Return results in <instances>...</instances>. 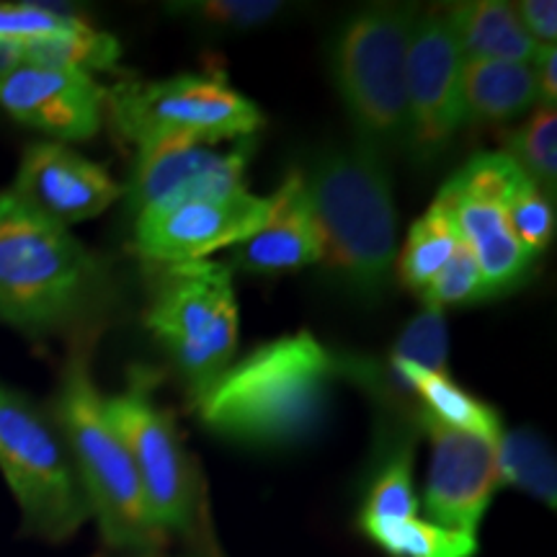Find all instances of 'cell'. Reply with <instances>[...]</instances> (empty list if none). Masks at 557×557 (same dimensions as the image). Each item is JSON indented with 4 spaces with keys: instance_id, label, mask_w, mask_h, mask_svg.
Here are the masks:
<instances>
[{
    "instance_id": "31",
    "label": "cell",
    "mask_w": 557,
    "mask_h": 557,
    "mask_svg": "<svg viewBox=\"0 0 557 557\" xmlns=\"http://www.w3.org/2000/svg\"><path fill=\"white\" fill-rule=\"evenodd\" d=\"M284 11L276 0H189V3H173L171 13L181 18H191L209 29L250 32L269 24Z\"/></svg>"
},
{
    "instance_id": "13",
    "label": "cell",
    "mask_w": 557,
    "mask_h": 557,
    "mask_svg": "<svg viewBox=\"0 0 557 557\" xmlns=\"http://www.w3.org/2000/svg\"><path fill=\"white\" fill-rule=\"evenodd\" d=\"M418 423L431 442L423 511L434 524L475 537L480 521L504 478L498 444L457 431L418 410Z\"/></svg>"
},
{
    "instance_id": "27",
    "label": "cell",
    "mask_w": 557,
    "mask_h": 557,
    "mask_svg": "<svg viewBox=\"0 0 557 557\" xmlns=\"http://www.w3.org/2000/svg\"><path fill=\"white\" fill-rule=\"evenodd\" d=\"M449 357V333L444 310L434 305H421V310L410 318V323L400 331L393 346L389 361H403V364H416L429 372L447 374Z\"/></svg>"
},
{
    "instance_id": "9",
    "label": "cell",
    "mask_w": 557,
    "mask_h": 557,
    "mask_svg": "<svg viewBox=\"0 0 557 557\" xmlns=\"http://www.w3.org/2000/svg\"><path fill=\"white\" fill-rule=\"evenodd\" d=\"M109 423L127 447L148 508L163 532L197 534L201 480L169 410L152 395V380L139 369L127 387L103 395Z\"/></svg>"
},
{
    "instance_id": "4",
    "label": "cell",
    "mask_w": 557,
    "mask_h": 557,
    "mask_svg": "<svg viewBox=\"0 0 557 557\" xmlns=\"http://www.w3.org/2000/svg\"><path fill=\"white\" fill-rule=\"evenodd\" d=\"M54 413L103 542L137 555L158 553L165 532L152 519L129 451L109 423L88 354H75L67 361Z\"/></svg>"
},
{
    "instance_id": "25",
    "label": "cell",
    "mask_w": 557,
    "mask_h": 557,
    "mask_svg": "<svg viewBox=\"0 0 557 557\" xmlns=\"http://www.w3.org/2000/svg\"><path fill=\"white\" fill-rule=\"evenodd\" d=\"M413 442H403L387 457L385 468L369 485L359 524H380V521H398L418 517V496L413 480Z\"/></svg>"
},
{
    "instance_id": "2",
    "label": "cell",
    "mask_w": 557,
    "mask_h": 557,
    "mask_svg": "<svg viewBox=\"0 0 557 557\" xmlns=\"http://www.w3.org/2000/svg\"><path fill=\"white\" fill-rule=\"evenodd\" d=\"M320 235V263L341 289L377 302L398 261V209L385 156L354 137L325 150L305 176Z\"/></svg>"
},
{
    "instance_id": "32",
    "label": "cell",
    "mask_w": 557,
    "mask_h": 557,
    "mask_svg": "<svg viewBox=\"0 0 557 557\" xmlns=\"http://www.w3.org/2000/svg\"><path fill=\"white\" fill-rule=\"evenodd\" d=\"M517 16L524 32L537 47H549L557 39V3L555 0H521Z\"/></svg>"
},
{
    "instance_id": "15",
    "label": "cell",
    "mask_w": 557,
    "mask_h": 557,
    "mask_svg": "<svg viewBox=\"0 0 557 557\" xmlns=\"http://www.w3.org/2000/svg\"><path fill=\"white\" fill-rule=\"evenodd\" d=\"M11 189L62 227L99 218L124 194L107 169L62 143L26 148Z\"/></svg>"
},
{
    "instance_id": "22",
    "label": "cell",
    "mask_w": 557,
    "mask_h": 557,
    "mask_svg": "<svg viewBox=\"0 0 557 557\" xmlns=\"http://www.w3.org/2000/svg\"><path fill=\"white\" fill-rule=\"evenodd\" d=\"M359 527L374 545L393 557H472L478 553V537L451 532L421 517Z\"/></svg>"
},
{
    "instance_id": "6",
    "label": "cell",
    "mask_w": 557,
    "mask_h": 557,
    "mask_svg": "<svg viewBox=\"0 0 557 557\" xmlns=\"http://www.w3.org/2000/svg\"><path fill=\"white\" fill-rule=\"evenodd\" d=\"M145 325L197 398L235 361L240 308L233 269L209 259L158 267Z\"/></svg>"
},
{
    "instance_id": "14",
    "label": "cell",
    "mask_w": 557,
    "mask_h": 557,
    "mask_svg": "<svg viewBox=\"0 0 557 557\" xmlns=\"http://www.w3.org/2000/svg\"><path fill=\"white\" fill-rule=\"evenodd\" d=\"M0 109L60 143H81L99 135L107 90L81 70L21 62L0 78Z\"/></svg>"
},
{
    "instance_id": "35",
    "label": "cell",
    "mask_w": 557,
    "mask_h": 557,
    "mask_svg": "<svg viewBox=\"0 0 557 557\" xmlns=\"http://www.w3.org/2000/svg\"><path fill=\"white\" fill-rule=\"evenodd\" d=\"M186 557H222V555L212 547H201V549H197V553H189Z\"/></svg>"
},
{
    "instance_id": "26",
    "label": "cell",
    "mask_w": 557,
    "mask_h": 557,
    "mask_svg": "<svg viewBox=\"0 0 557 557\" xmlns=\"http://www.w3.org/2000/svg\"><path fill=\"white\" fill-rule=\"evenodd\" d=\"M508 156L532 178L549 199L557 189V111L540 107L511 135Z\"/></svg>"
},
{
    "instance_id": "36",
    "label": "cell",
    "mask_w": 557,
    "mask_h": 557,
    "mask_svg": "<svg viewBox=\"0 0 557 557\" xmlns=\"http://www.w3.org/2000/svg\"><path fill=\"white\" fill-rule=\"evenodd\" d=\"M135 557H158V553H145V555H135Z\"/></svg>"
},
{
    "instance_id": "24",
    "label": "cell",
    "mask_w": 557,
    "mask_h": 557,
    "mask_svg": "<svg viewBox=\"0 0 557 557\" xmlns=\"http://www.w3.org/2000/svg\"><path fill=\"white\" fill-rule=\"evenodd\" d=\"M498 468L504 483L524 487L532 496L555 506V457L537 431H504L498 442Z\"/></svg>"
},
{
    "instance_id": "1",
    "label": "cell",
    "mask_w": 557,
    "mask_h": 557,
    "mask_svg": "<svg viewBox=\"0 0 557 557\" xmlns=\"http://www.w3.org/2000/svg\"><path fill=\"white\" fill-rule=\"evenodd\" d=\"M336 377V354L310 331H297L233 361L191 403L199 421L214 434L276 447L318 426Z\"/></svg>"
},
{
    "instance_id": "8",
    "label": "cell",
    "mask_w": 557,
    "mask_h": 557,
    "mask_svg": "<svg viewBox=\"0 0 557 557\" xmlns=\"http://www.w3.org/2000/svg\"><path fill=\"white\" fill-rule=\"evenodd\" d=\"M116 135L132 148L160 137H256L263 114L220 73L122 83L107 94Z\"/></svg>"
},
{
    "instance_id": "29",
    "label": "cell",
    "mask_w": 557,
    "mask_h": 557,
    "mask_svg": "<svg viewBox=\"0 0 557 557\" xmlns=\"http://www.w3.org/2000/svg\"><path fill=\"white\" fill-rule=\"evenodd\" d=\"M88 21L39 3H0V45L26 47L34 41L62 37Z\"/></svg>"
},
{
    "instance_id": "23",
    "label": "cell",
    "mask_w": 557,
    "mask_h": 557,
    "mask_svg": "<svg viewBox=\"0 0 557 557\" xmlns=\"http://www.w3.org/2000/svg\"><path fill=\"white\" fill-rule=\"evenodd\" d=\"M18 52L21 60L29 62V65L70 67L88 75L96 73V70L116 67V62L122 58L120 39L90 24L70 34H62V37L18 47Z\"/></svg>"
},
{
    "instance_id": "12",
    "label": "cell",
    "mask_w": 557,
    "mask_h": 557,
    "mask_svg": "<svg viewBox=\"0 0 557 557\" xmlns=\"http://www.w3.org/2000/svg\"><path fill=\"white\" fill-rule=\"evenodd\" d=\"M274 209L271 197L250 191L230 197L184 201L163 209H148L135 218V246L145 263L205 261L220 248H233L259 230Z\"/></svg>"
},
{
    "instance_id": "3",
    "label": "cell",
    "mask_w": 557,
    "mask_h": 557,
    "mask_svg": "<svg viewBox=\"0 0 557 557\" xmlns=\"http://www.w3.org/2000/svg\"><path fill=\"white\" fill-rule=\"evenodd\" d=\"M109 276L83 243L13 189L0 191V320L52 333L88 318L107 299Z\"/></svg>"
},
{
    "instance_id": "33",
    "label": "cell",
    "mask_w": 557,
    "mask_h": 557,
    "mask_svg": "<svg viewBox=\"0 0 557 557\" xmlns=\"http://www.w3.org/2000/svg\"><path fill=\"white\" fill-rule=\"evenodd\" d=\"M534 81H537V101L540 107L555 109L557 101V47H540L537 58L532 62Z\"/></svg>"
},
{
    "instance_id": "11",
    "label": "cell",
    "mask_w": 557,
    "mask_h": 557,
    "mask_svg": "<svg viewBox=\"0 0 557 557\" xmlns=\"http://www.w3.org/2000/svg\"><path fill=\"white\" fill-rule=\"evenodd\" d=\"M462 62L447 5L418 9L406 67V150L421 165L442 158L462 129Z\"/></svg>"
},
{
    "instance_id": "17",
    "label": "cell",
    "mask_w": 557,
    "mask_h": 557,
    "mask_svg": "<svg viewBox=\"0 0 557 557\" xmlns=\"http://www.w3.org/2000/svg\"><path fill=\"white\" fill-rule=\"evenodd\" d=\"M320 256L323 250L305 178L302 173H292L274 194L269 220L250 238L233 246L227 267L250 274H278L320 263Z\"/></svg>"
},
{
    "instance_id": "19",
    "label": "cell",
    "mask_w": 557,
    "mask_h": 557,
    "mask_svg": "<svg viewBox=\"0 0 557 557\" xmlns=\"http://www.w3.org/2000/svg\"><path fill=\"white\" fill-rule=\"evenodd\" d=\"M451 29L465 60L529 62L540 47L524 32L517 9L506 0H468L447 5Z\"/></svg>"
},
{
    "instance_id": "7",
    "label": "cell",
    "mask_w": 557,
    "mask_h": 557,
    "mask_svg": "<svg viewBox=\"0 0 557 557\" xmlns=\"http://www.w3.org/2000/svg\"><path fill=\"white\" fill-rule=\"evenodd\" d=\"M0 472L26 532L47 542L73 537L90 511L58 423L0 382Z\"/></svg>"
},
{
    "instance_id": "20",
    "label": "cell",
    "mask_w": 557,
    "mask_h": 557,
    "mask_svg": "<svg viewBox=\"0 0 557 557\" xmlns=\"http://www.w3.org/2000/svg\"><path fill=\"white\" fill-rule=\"evenodd\" d=\"M389 372L421 403V413L434 418V421L496 444L504 436V423H500L496 410L478 400L475 395H470L468 389L459 387L449 374L429 372V369L403 364V361H389Z\"/></svg>"
},
{
    "instance_id": "10",
    "label": "cell",
    "mask_w": 557,
    "mask_h": 557,
    "mask_svg": "<svg viewBox=\"0 0 557 557\" xmlns=\"http://www.w3.org/2000/svg\"><path fill=\"white\" fill-rule=\"evenodd\" d=\"M256 137H160L135 148L127 186L129 212L248 191Z\"/></svg>"
},
{
    "instance_id": "21",
    "label": "cell",
    "mask_w": 557,
    "mask_h": 557,
    "mask_svg": "<svg viewBox=\"0 0 557 557\" xmlns=\"http://www.w3.org/2000/svg\"><path fill=\"white\" fill-rule=\"evenodd\" d=\"M459 240L462 238H459L449 207L434 199L426 212L410 225L406 246H403L398 261H395L403 287L421 295L431 284V278L451 259Z\"/></svg>"
},
{
    "instance_id": "34",
    "label": "cell",
    "mask_w": 557,
    "mask_h": 557,
    "mask_svg": "<svg viewBox=\"0 0 557 557\" xmlns=\"http://www.w3.org/2000/svg\"><path fill=\"white\" fill-rule=\"evenodd\" d=\"M21 52L18 47H11V45H0V78H3L5 73H11L13 67L21 65Z\"/></svg>"
},
{
    "instance_id": "16",
    "label": "cell",
    "mask_w": 557,
    "mask_h": 557,
    "mask_svg": "<svg viewBox=\"0 0 557 557\" xmlns=\"http://www.w3.org/2000/svg\"><path fill=\"white\" fill-rule=\"evenodd\" d=\"M436 199L449 207L459 238L472 250L483 271L491 299L511 295L532 276L537 256L529 253L508 227L504 199L465 189L455 178L438 189Z\"/></svg>"
},
{
    "instance_id": "5",
    "label": "cell",
    "mask_w": 557,
    "mask_h": 557,
    "mask_svg": "<svg viewBox=\"0 0 557 557\" xmlns=\"http://www.w3.org/2000/svg\"><path fill=\"white\" fill-rule=\"evenodd\" d=\"M413 5H367L338 26L331 45V78L357 139L382 156L406 148V67Z\"/></svg>"
},
{
    "instance_id": "18",
    "label": "cell",
    "mask_w": 557,
    "mask_h": 557,
    "mask_svg": "<svg viewBox=\"0 0 557 557\" xmlns=\"http://www.w3.org/2000/svg\"><path fill=\"white\" fill-rule=\"evenodd\" d=\"M537 103V81L529 62H462L465 122L500 124L527 114Z\"/></svg>"
},
{
    "instance_id": "30",
    "label": "cell",
    "mask_w": 557,
    "mask_h": 557,
    "mask_svg": "<svg viewBox=\"0 0 557 557\" xmlns=\"http://www.w3.org/2000/svg\"><path fill=\"white\" fill-rule=\"evenodd\" d=\"M491 292H487L485 276L480 271L472 250L459 240V246L451 253V259L444 263V269L431 278V284L421 292V302L434 305L438 310L459 308V305L487 302Z\"/></svg>"
},
{
    "instance_id": "28",
    "label": "cell",
    "mask_w": 557,
    "mask_h": 557,
    "mask_svg": "<svg viewBox=\"0 0 557 557\" xmlns=\"http://www.w3.org/2000/svg\"><path fill=\"white\" fill-rule=\"evenodd\" d=\"M504 207L511 233L540 259L555 238V199H549L532 178H524Z\"/></svg>"
}]
</instances>
